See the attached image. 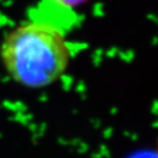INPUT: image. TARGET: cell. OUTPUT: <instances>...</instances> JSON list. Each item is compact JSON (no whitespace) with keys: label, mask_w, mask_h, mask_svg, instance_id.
Wrapping results in <instances>:
<instances>
[{"label":"cell","mask_w":158,"mask_h":158,"mask_svg":"<svg viewBox=\"0 0 158 158\" xmlns=\"http://www.w3.org/2000/svg\"><path fill=\"white\" fill-rule=\"evenodd\" d=\"M29 19L66 34L76 15L73 7L62 0H40L29 12Z\"/></svg>","instance_id":"7a4b0ae2"},{"label":"cell","mask_w":158,"mask_h":158,"mask_svg":"<svg viewBox=\"0 0 158 158\" xmlns=\"http://www.w3.org/2000/svg\"><path fill=\"white\" fill-rule=\"evenodd\" d=\"M72 51L66 34L33 21L20 23L4 36L0 60L13 81L27 88H44L66 73Z\"/></svg>","instance_id":"6da1fadb"},{"label":"cell","mask_w":158,"mask_h":158,"mask_svg":"<svg viewBox=\"0 0 158 158\" xmlns=\"http://www.w3.org/2000/svg\"><path fill=\"white\" fill-rule=\"evenodd\" d=\"M62 1H64V2H67L68 4V0H62Z\"/></svg>","instance_id":"3957f363"}]
</instances>
